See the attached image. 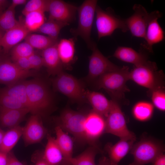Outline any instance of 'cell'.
Masks as SVG:
<instances>
[{"mask_svg": "<svg viewBox=\"0 0 165 165\" xmlns=\"http://www.w3.org/2000/svg\"><path fill=\"white\" fill-rule=\"evenodd\" d=\"M130 72L127 66H123L119 69L105 73L96 81V87L103 89L110 95L114 101L119 104L127 101L125 93L130 91L126 85L130 80Z\"/></svg>", "mask_w": 165, "mask_h": 165, "instance_id": "obj_1", "label": "cell"}, {"mask_svg": "<svg viewBox=\"0 0 165 165\" xmlns=\"http://www.w3.org/2000/svg\"><path fill=\"white\" fill-rule=\"evenodd\" d=\"M26 90L35 114L44 115L53 103V97L47 85L42 80L36 78L26 80Z\"/></svg>", "mask_w": 165, "mask_h": 165, "instance_id": "obj_2", "label": "cell"}, {"mask_svg": "<svg viewBox=\"0 0 165 165\" xmlns=\"http://www.w3.org/2000/svg\"><path fill=\"white\" fill-rule=\"evenodd\" d=\"M156 64L149 61L134 68L130 72V80L147 88L149 92L164 87L163 75L161 71H158Z\"/></svg>", "mask_w": 165, "mask_h": 165, "instance_id": "obj_3", "label": "cell"}, {"mask_svg": "<svg viewBox=\"0 0 165 165\" xmlns=\"http://www.w3.org/2000/svg\"><path fill=\"white\" fill-rule=\"evenodd\" d=\"M97 2L96 0H85L77 7L78 27L71 30L75 37L79 36L82 38L91 49L94 43L91 41L90 36Z\"/></svg>", "mask_w": 165, "mask_h": 165, "instance_id": "obj_4", "label": "cell"}, {"mask_svg": "<svg viewBox=\"0 0 165 165\" xmlns=\"http://www.w3.org/2000/svg\"><path fill=\"white\" fill-rule=\"evenodd\" d=\"M55 90L67 96L73 102L82 103L86 100V90L80 80L63 71L52 80Z\"/></svg>", "mask_w": 165, "mask_h": 165, "instance_id": "obj_5", "label": "cell"}, {"mask_svg": "<svg viewBox=\"0 0 165 165\" xmlns=\"http://www.w3.org/2000/svg\"><path fill=\"white\" fill-rule=\"evenodd\" d=\"M164 151L163 146L159 142L151 139H142L133 146L131 153L134 160L128 165H145L153 163L164 154Z\"/></svg>", "mask_w": 165, "mask_h": 165, "instance_id": "obj_6", "label": "cell"}, {"mask_svg": "<svg viewBox=\"0 0 165 165\" xmlns=\"http://www.w3.org/2000/svg\"><path fill=\"white\" fill-rule=\"evenodd\" d=\"M95 13L98 39L111 35L117 29L124 32L128 31L125 19L117 16L112 10L105 11L97 5Z\"/></svg>", "mask_w": 165, "mask_h": 165, "instance_id": "obj_7", "label": "cell"}, {"mask_svg": "<svg viewBox=\"0 0 165 165\" xmlns=\"http://www.w3.org/2000/svg\"><path fill=\"white\" fill-rule=\"evenodd\" d=\"M111 101L110 110L106 118L105 133L114 135L120 139H136L134 134L127 127L119 104L112 100Z\"/></svg>", "mask_w": 165, "mask_h": 165, "instance_id": "obj_8", "label": "cell"}, {"mask_svg": "<svg viewBox=\"0 0 165 165\" xmlns=\"http://www.w3.org/2000/svg\"><path fill=\"white\" fill-rule=\"evenodd\" d=\"M87 113L66 109L61 114L58 119V125L64 131L73 137L79 143L85 142L84 123Z\"/></svg>", "mask_w": 165, "mask_h": 165, "instance_id": "obj_9", "label": "cell"}, {"mask_svg": "<svg viewBox=\"0 0 165 165\" xmlns=\"http://www.w3.org/2000/svg\"><path fill=\"white\" fill-rule=\"evenodd\" d=\"M38 75L37 71L20 68L7 58H0V84L9 86Z\"/></svg>", "mask_w": 165, "mask_h": 165, "instance_id": "obj_10", "label": "cell"}, {"mask_svg": "<svg viewBox=\"0 0 165 165\" xmlns=\"http://www.w3.org/2000/svg\"><path fill=\"white\" fill-rule=\"evenodd\" d=\"M89 57V71L87 79L90 81L96 80L103 75L119 69V67L110 61L100 51L94 43Z\"/></svg>", "mask_w": 165, "mask_h": 165, "instance_id": "obj_11", "label": "cell"}, {"mask_svg": "<svg viewBox=\"0 0 165 165\" xmlns=\"http://www.w3.org/2000/svg\"><path fill=\"white\" fill-rule=\"evenodd\" d=\"M106 118L92 110L87 113L84 123V132L85 142L96 146V142L105 132Z\"/></svg>", "mask_w": 165, "mask_h": 165, "instance_id": "obj_12", "label": "cell"}, {"mask_svg": "<svg viewBox=\"0 0 165 165\" xmlns=\"http://www.w3.org/2000/svg\"><path fill=\"white\" fill-rule=\"evenodd\" d=\"M133 9V14L125 19L128 31H130L133 36L144 38L150 17V13H148L146 9L140 4H135Z\"/></svg>", "mask_w": 165, "mask_h": 165, "instance_id": "obj_13", "label": "cell"}, {"mask_svg": "<svg viewBox=\"0 0 165 165\" xmlns=\"http://www.w3.org/2000/svg\"><path fill=\"white\" fill-rule=\"evenodd\" d=\"M162 13L158 11L150 13V17L146 28L144 39V43L141 46L149 52H152L153 46L163 41L164 38V31L158 22Z\"/></svg>", "mask_w": 165, "mask_h": 165, "instance_id": "obj_14", "label": "cell"}, {"mask_svg": "<svg viewBox=\"0 0 165 165\" xmlns=\"http://www.w3.org/2000/svg\"><path fill=\"white\" fill-rule=\"evenodd\" d=\"M77 7L60 0H50L48 19L69 25L75 19Z\"/></svg>", "mask_w": 165, "mask_h": 165, "instance_id": "obj_15", "label": "cell"}, {"mask_svg": "<svg viewBox=\"0 0 165 165\" xmlns=\"http://www.w3.org/2000/svg\"><path fill=\"white\" fill-rule=\"evenodd\" d=\"M40 116L38 114L33 115L23 127L22 135L27 145L40 142L47 134V130L44 126Z\"/></svg>", "mask_w": 165, "mask_h": 165, "instance_id": "obj_16", "label": "cell"}, {"mask_svg": "<svg viewBox=\"0 0 165 165\" xmlns=\"http://www.w3.org/2000/svg\"><path fill=\"white\" fill-rule=\"evenodd\" d=\"M30 33L25 25L24 19L20 18L18 24L5 32L0 40V46L4 53H8L13 47L24 39Z\"/></svg>", "mask_w": 165, "mask_h": 165, "instance_id": "obj_17", "label": "cell"}, {"mask_svg": "<svg viewBox=\"0 0 165 165\" xmlns=\"http://www.w3.org/2000/svg\"><path fill=\"white\" fill-rule=\"evenodd\" d=\"M58 42L42 50V57L49 75H56L63 71V68L57 50Z\"/></svg>", "mask_w": 165, "mask_h": 165, "instance_id": "obj_18", "label": "cell"}, {"mask_svg": "<svg viewBox=\"0 0 165 165\" xmlns=\"http://www.w3.org/2000/svg\"><path fill=\"white\" fill-rule=\"evenodd\" d=\"M0 93L9 96L16 100L35 114L28 98L26 90V80H24L0 89Z\"/></svg>", "mask_w": 165, "mask_h": 165, "instance_id": "obj_19", "label": "cell"}, {"mask_svg": "<svg viewBox=\"0 0 165 165\" xmlns=\"http://www.w3.org/2000/svg\"><path fill=\"white\" fill-rule=\"evenodd\" d=\"M29 112L30 110L26 108L11 109L0 107V124L9 129L17 126Z\"/></svg>", "mask_w": 165, "mask_h": 165, "instance_id": "obj_20", "label": "cell"}, {"mask_svg": "<svg viewBox=\"0 0 165 165\" xmlns=\"http://www.w3.org/2000/svg\"><path fill=\"white\" fill-rule=\"evenodd\" d=\"M113 145H109L106 148L109 159L115 165H118L121 160L131 149L136 139H120Z\"/></svg>", "mask_w": 165, "mask_h": 165, "instance_id": "obj_21", "label": "cell"}, {"mask_svg": "<svg viewBox=\"0 0 165 165\" xmlns=\"http://www.w3.org/2000/svg\"><path fill=\"white\" fill-rule=\"evenodd\" d=\"M55 131L56 141L63 157V165H72L71 161L73 157V140L58 126L55 127Z\"/></svg>", "mask_w": 165, "mask_h": 165, "instance_id": "obj_22", "label": "cell"}, {"mask_svg": "<svg viewBox=\"0 0 165 165\" xmlns=\"http://www.w3.org/2000/svg\"><path fill=\"white\" fill-rule=\"evenodd\" d=\"M57 50L63 68L70 69L75 58V44L74 38L61 39L58 42Z\"/></svg>", "mask_w": 165, "mask_h": 165, "instance_id": "obj_23", "label": "cell"}, {"mask_svg": "<svg viewBox=\"0 0 165 165\" xmlns=\"http://www.w3.org/2000/svg\"><path fill=\"white\" fill-rule=\"evenodd\" d=\"M112 56L122 61L132 64L134 66L142 65L148 61L146 55L137 52L130 47L125 46L118 47Z\"/></svg>", "mask_w": 165, "mask_h": 165, "instance_id": "obj_24", "label": "cell"}, {"mask_svg": "<svg viewBox=\"0 0 165 165\" xmlns=\"http://www.w3.org/2000/svg\"><path fill=\"white\" fill-rule=\"evenodd\" d=\"M85 97L86 100L91 105L92 110L106 118L110 110L111 100H108L100 93L88 90L86 91Z\"/></svg>", "mask_w": 165, "mask_h": 165, "instance_id": "obj_25", "label": "cell"}, {"mask_svg": "<svg viewBox=\"0 0 165 165\" xmlns=\"http://www.w3.org/2000/svg\"><path fill=\"white\" fill-rule=\"evenodd\" d=\"M43 155L49 165H63V157L55 138L49 135Z\"/></svg>", "mask_w": 165, "mask_h": 165, "instance_id": "obj_26", "label": "cell"}, {"mask_svg": "<svg viewBox=\"0 0 165 165\" xmlns=\"http://www.w3.org/2000/svg\"><path fill=\"white\" fill-rule=\"evenodd\" d=\"M23 127L19 125L5 132L0 145V152L8 153L22 135Z\"/></svg>", "mask_w": 165, "mask_h": 165, "instance_id": "obj_27", "label": "cell"}, {"mask_svg": "<svg viewBox=\"0 0 165 165\" xmlns=\"http://www.w3.org/2000/svg\"><path fill=\"white\" fill-rule=\"evenodd\" d=\"M34 49L43 50L58 42L57 40L48 36L36 34H29L24 39Z\"/></svg>", "mask_w": 165, "mask_h": 165, "instance_id": "obj_28", "label": "cell"}, {"mask_svg": "<svg viewBox=\"0 0 165 165\" xmlns=\"http://www.w3.org/2000/svg\"><path fill=\"white\" fill-rule=\"evenodd\" d=\"M97 146L91 145L80 154L73 157L72 165H96L95 158L98 152Z\"/></svg>", "mask_w": 165, "mask_h": 165, "instance_id": "obj_29", "label": "cell"}, {"mask_svg": "<svg viewBox=\"0 0 165 165\" xmlns=\"http://www.w3.org/2000/svg\"><path fill=\"white\" fill-rule=\"evenodd\" d=\"M68 24L48 19L36 31L39 33L46 35L48 36L57 40L61 30Z\"/></svg>", "mask_w": 165, "mask_h": 165, "instance_id": "obj_30", "label": "cell"}, {"mask_svg": "<svg viewBox=\"0 0 165 165\" xmlns=\"http://www.w3.org/2000/svg\"><path fill=\"white\" fill-rule=\"evenodd\" d=\"M24 16L25 25L31 32L36 31L45 22L44 13L42 12H31Z\"/></svg>", "mask_w": 165, "mask_h": 165, "instance_id": "obj_31", "label": "cell"}, {"mask_svg": "<svg viewBox=\"0 0 165 165\" xmlns=\"http://www.w3.org/2000/svg\"><path fill=\"white\" fill-rule=\"evenodd\" d=\"M15 8L10 6L0 13V30L5 32L15 27L18 20L15 16Z\"/></svg>", "mask_w": 165, "mask_h": 165, "instance_id": "obj_32", "label": "cell"}, {"mask_svg": "<svg viewBox=\"0 0 165 165\" xmlns=\"http://www.w3.org/2000/svg\"><path fill=\"white\" fill-rule=\"evenodd\" d=\"M153 106L151 103L144 101L138 103L134 106L133 113L135 118L140 121H145L152 116Z\"/></svg>", "mask_w": 165, "mask_h": 165, "instance_id": "obj_33", "label": "cell"}, {"mask_svg": "<svg viewBox=\"0 0 165 165\" xmlns=\"http://www.w3.org/2000/svg\"><path fill=\"white\" fill-rule=\"evenodd\" d=\"M10 51L12 61L20 58L28 57L35 53L34 49L25 41L14 46Z\"/></svg>", "mask_w": 165, "mask_h": 165, "instance_id": "obj_34", "label": "cell"}, {"mask_svg": "<svg viewBox=\"0 0 165 165\" xmlns=\"http://www.w3.org/2000/svg\"><path fill=\"white\" fill-rule=\"evenodd\" d=\"M50 0H30L28 1L22 11L24 16L33 12H48Z\"/></svg>", "mask_w": 165, "mask_h": 165, "instance_id": "obj_35", "label": "cell"}, {"mask_svg": "<svg viewBox=\"0 0 165 165\" xmlns=\"http://www.w3.org/2000/svg\"><path fill=\"white\" fill-rule=\"evenodd\" d=\"M164 87L159 88L149 91L154 105L159 110H165V92Z\"/></svg>", "mask_w": 165, "mask_h": 165, "instance_id": "obj_36", "label": "cell"}, {"mask_svg": "<svg viewBox=\"0 0 165 165\" xmlns=\"http://www.w3.org/2000/svg\"><path fill=\"white\" fill-rule=\"evenodd\" d=\"M0 107L11 109L26 108L21 103L14 98L1 93H0Z\"/></svg>", "mask_w": 165, "mask_h": 165, "instance_id": "obj_37", "label": "cell"}, {"mask_svg": "<svg viewBox=\"0 0 165 165\" xmlns=\"http://www.w3.org/2000/svg\"><path fill=\"white\" fill-rule=\"evenodd\" d=\"M28 58L32 69L38 71L44 66V61L42 56L34 53Z\"/></svg>", "mask_w": 165, "mask_h": 165, "instance_id": "obj_38", "label": "cell"}, {"mask_svg": "<svg viewBox=\"0 0 165 165\" xmlns=\"http://www.w3.org/2000/svg\"><path fill=\"white\" fill-rule=\"evenodd\" d=\"M31 160L34 165H49L44 158L43 152H36L33 155Z\"/></svg>", "mask_w": 165, "mask_h": 165, "instance_id": "obj_39", "label": "cell"}, {"mask_svg": "<svg viewBox=\"0 0 165 165\" xmlns=\"http://www.w3.org/2000/svg\"><path fill=\"white\" fill-rule=\"evenodd\" d=\"M12 61L22 70L28 71L32 69L28 57L20 58Z\"/></svg>", "mask_w": 165, "mask_h": 165, "instance_id": "obj_40", "label": "cell"}, {"mask_svg": "<svg viewBox=\"0 0 165 165\" xmlns=\"http://www.w3.org/2000/svg\"><path fill=\"white\" fill-rule=\"evenodd\" d=\"M9 159L7 165H34V164L28 165L20 162L12 152H9Z\"/></svg>", "mask_w": 165, "mask_h": 165, "instance_id": "obj_41", "label": "cell"}, {"mask_svg": "<svg viewBox=\"0 0 165 165\" xmlns=\"http://www.w3.org/2000/svg\"><path fill=\"white\" fill-rule=\"evenodd\" d=\"M9 159V153L0 152V165H7Z\"/></svg>", "mask_w": 165, "mask_h": 165, "instance_id": "obj_42", "label": "cell"}, {"mask_svg": "<svg viewBox=\"0 0 165 165\" xmlns=\"http://www.w3.org/2000/svg\"><path fill=\"white\" fill-rule=\"evenodd\" d=\"M152 163V165H165V154H163L159 156Z\"/></svg>", "mask_w": 165, "mask_h": 165, "instance_id": "obj_43", "label": "cell"}, {"mask_svg": "<svg viewBox=\"0 0 165 165\" xmlns=\"http://www.w3.org/2000/svg\"><path fill=\"white\" fill-rule=\"evenodd\" d=\"M97 165H115L113 164L108 158L106 157H101L99 160Z\"/></svg>", "mask_w": 165, "mask_h": 165, "instance_id": "obj_44", "label": "cell"}, {"mask_svg": "<svg viewBox=\"0 0 165 165\" xmlns=\"http://www.w3.org/2000/svg\"><path fill=\"white\" fill-rule=\"evenodd\" d=\"M27 1L26 0H13L10 6L15 8L18 6L26 4Z\"/></svg>", "mask_w": 165, "mask_h": 165, "instance_id": "obj_45", "label": "cell"}, {"mask_svg": "<svg viewBox=\"0 0 165 165\" xmlns=\"http://www.w3.org/2000/svg\"><path fill=\"white\" fill-rule=\"evenodd\" d=\"M5 132L0 129V145L2 142Z\"/></svg>", "mask_w": 165, "mask_h": 165, "instance_id": "obj_46", "label": "cell"}, {"mask_svg": "<svg viewBox=\"0 0 165 165\" xmlns=\"http://www.w3.org/2000/svg\"><path fill=\"white\" fill-rule=\"evenodd\" d=\"M6 1L4 0H0V11L2 7L6 3Z\"/></svg>", "mask_w": 165, "mask_h": 165, "instance_id": "obj_47", "label": "cell"}, {"mask_svg": "<svg viewBox=\"0 0 165 165\" xmlns=\"http://www.w3.org/2000/svg\"><path fill=\"white\" fill-rule=\"evenodd\" d=\"M3 32L0 30V40L2 37L4 33Z\"/></svg>", "mask_w": 165, "mask_h": 165, "instance_id": "obj_48", "label": "cell"}, {"mask_svg": "<svg viewBox=\"0 0 165 165\" xmlns=\"http://www.w3.org/2000/svg\"><path fill=\"white\" fill-rule=\"evenodd\" d=\"M2 48L0 46V54H1V51H2Z\"/></svg>", "mask_w": 165, "mask_h": 165, "instance_id": "obj_49", "label": "cell"}]
</instances>
